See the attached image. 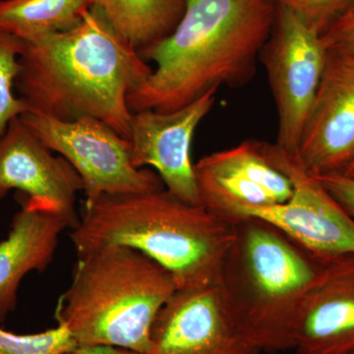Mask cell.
Listing matches in <instances>:
<instances>
[{
    "mask_svg": "<svg viewBox=\"0 0 354 354\" xmlns=\"http://www.w3.org/2000/svg\"><path fill=\"white\" fill-rule=\"evenodd\" d=\"M1 199H2V198H1V197H0V200H1Z\"/></svg>",
    "mask_w": 354,
    "mask_h": 354,
    "instance_id": "4316f807",
    "label": "cell"
},
{
    "mask_svg": "<svg viewBox=\"0 0 354 354\" xmlns=\"http://www.w3.org/2000/svg\"><path fill=\"white\" fill-rule=\"evenodd\" d=\"M216 91L171 113L145 109L132 115V165L136 169L153 167L165 189L190 204L202 205L191 144L197 127L215 104Z\"/></svg>",
    "mask_w": 354,
    "mask_h": 354,
    "instance_id": "7c38bea8",
    "label": "cell"
},
{
    "mask_svg": "<svg viewBox=\"0 0 354 354\" xmlns=\"http://www.w3.org/2000/svg\"><path fill=\"white\" fill-rule=\"evenodd\" d=\"M342 174H346V176L353 177L354 178V158L353 162L348 165V167H346V171L342 172Z\"/></svg>",
    "mask_w": 354,
    "mask_h": 354,
    "instance_id": "cb8c5ba5",
    "label": "cell"
},
{
    "mask_svg": "<svg viewBox=\"0 0 354 354\" xmlns=\"http://www.w3.org/2000/svg\"><path fill=\"white\" fill-rule=\"evenodd\" d=\"M62 354H82V353H80V351H79V349H76V351H69V353H62Z\"/></svg>",
    "mask_w": 354,
    "mask_h": 354,
    "instance_id": "d4e9b609",
    "label": "cell"
},
{
    "mask_svg": "<svg viewBox=\"0 0 354 354\" xmlns=\"http://www.w3.org/2000/svg\"><path fill=\"white\" fill-rule=\"evenodd\" d=\"M277 6L295 13L309 29L322 36L354 0H274Z\"/></svg>",
    "mask_w": 354,
    "mask_h": 354,
    "instance_id": "ffe728a7",
    "label": "cell"
},
{
    "mask_svg": "<svg viewBox=\"0 0 354 354\" xmlns=\"http://www.w3.org/2000/svg\"><path fill=\"white\" fill-rule=\"evenodd\" d=\"M320 36L295 13L278 6L270 38L261 51L279 116L276 145L297 155L326 58Z\"/></svg>",
    "mask_w": 354,
    "mask_h": 354,
    "instance_id": "ba28073f",
    "label": "cell"
},
{
    "mask_svg": "<svg viewBox=\"0 0 354 354\" xmlns=\"http://www.w3.org/2000/svg\"><path fill=\"white\" fill-rule=\"evenodd\" d=\"M315 176L354 220V178L342 172Z\"/></svg>",
    "mask_w": 354,
    "mask_h": 354,
    "instance_id": "7402d4cb",
    "label": "cell"
},
{
    "mask_svg": "<svg viewBox=\"0 0 354 354\" xmlns=\"http://www.w3.org/2000/svg\"><path fill=\"white\" fill-rule=\"evenodd\" d=\"M178 290L171 272L131 247L109 245L78 256L55 318L82 346L147 354L160 309Z\"/></svg>",
    "mask_w": 354,
    "mask_h": 354,
    "instance_id": "5b68a950",
    "label": "cell"
},
{
    "mask_svg": "<svg viewBox=\"0 0 354 354\" xmlns=\"http://www.w3.org/2000/svg\"><path fill=\"white\" fill-rule=\"evenodd\" d=\"M22 48L23 39L0 31V139L11 121L32 111L30 104L23 97H16L13 93L20 72Z\"/></svg>",
    "mask_w": 354,
    "mask_h": 354,
    "instance_id": "ac0fdd59",
    "label": "cell"
},
{
    "mask_svg": "<svg viewBox=\"0 0 354 354\" xmlns=\"http://www.w3.org/2000/svg\"><path fill=\"white\" fill-rule=\"evenodd\" d=\"M78 349L82 354H140L130 349L109 346H82Z\"/></svg>",
    "mask_w": 354,
    "mask_h": 354,
    "instance_id": "603a6c76",
    "label": "cell"
},
{
    "mask_svg": "<svg viewBox=\"0 0 354 354\" xmlns=\"http://www.w3.org/2000/svg\"><path fill=\"white\" fill-rule=\"evenodd\" d=\"M274 0H185L174 31L140 50L156 64L127 97L132 113H171L221 86L252 80L277 17Z\"/></svg>",
    "mask_w": 354,
    "mask_h": 354,
    "instance_id": "7a4b0ae2",
    "label": "cell"
},
{
    "mask_svg": "<svg viewBox=\"0 0 354 354\" xmlns=\"http://www.w3.org/2000/svg\"><path fill=\"white\" fill-rule=\"evenodd\" d=\"M147 354H261L228 310L220 283L177 290L160 309Z\"/></svg>",
    "mask_w": 354,
    "mask_h": 354,
    "instance_id": "30bf717a",
    "label": "cell"
},
{
    "mask_svg": "<svg viewBox=\"0 0 354 354\" xmlns=\"http://www.w3.org/2000/svg\"><path fill=\"white\" fill-rule=\"evenodd\" d=\"M218 283L234 322L261 353L295 349L305 300L326 258L260 218L234 225Z\"/></svg>",
    "mask_w": 354,
    "mask_h": 354,
    "instance_id": "277c9868",
    "label": "cell"
},
{
    "mask_svg": "<svg viewBox=\"0 0 354 354\" xmlns=\"http://www.w3.org/2000/svg\"><path fill=\"white\" fill-rule=\"evenodd\" d=\"M77 223V218L23 195L10 232L0 241V323L17 306L18 290L26 274L44 271L62 232Z\"/></svg>",
    "mask_w": 354,
    "mask_h": 354,
    "instance_id": "9a60e30c",
    "label": "cell"
},
{
    "mask_svg": "<svg viewBox=\"0 0 354 354\" xmlns=\"http://www.w3.org/2000/svg\"><path fill=\"white\" fill-rule=\"evenodd\" d=\"M320 38L326 50L354 55V3Z\"/></svg>",
    "mask_w": 354,
    "mask_h": 354,
    "instance_id": "44dd1931",
    "label": "cell"
},
{
    "mask_svg": "<svg viewBox=\"0 0 354 354\" xmlns=\"http://www.w3.org/2000/svg\"><path fill=\"white\" fill-rule=\"evenodd\" d=\"M259 146L265 157L288 177L292 191L285 202L247 209L244 218L270 223L320 258L354 253V220L322 183L295 153L276 144L259 142Z\"/></svg>",
    "mask_w": 354,
    "mask_h": 354,
    "instance_id": "52a82bcc",
    "label": "cell"
},
{
    "mask_svg": "<svg viewBox=\"0 0 354 354\" xmlns=\"http://www.w3.org/2000/svg\"><path fill=\"white\" fill-rule=\"evenodd\" d=\"M20 120L76 169L86 201L102 195L142 194L165 188L157 172L132 165L129 140L97 118L62 121L28 113Z\"/></svg>",
    "mask_w": 354,
    "mask_h": 354,
    "instance_id": "8992f818",
    "label": "cell"
},
{
    "mask_svg": "<svg viewBox=\"0 0 354 354\" xmlns=\"http://www.w3.org/2000/svg\"><path fill=\"white\" fill-rule=\"evenodd\" d=\"M15 88L31 113L55 120L94 118L130 140L128 95L153 68L97 6L68 31L23 41Z\"/></svg>",
    "mask_w": 354,
    "mask_h": 354,
    "instance_id": "6da1fadb",
    "label": "cell"
},
{
    "mask_svg": "<svg viewBox=\"0 0 354 354\" xmlns=\"http://www.w3.org/2000/svg\"><path fill=\"white\" fill-rule=\"evenodd\" d=\"M94 6L140 51L174 31L183 17L185 0H94Z\"/></svg>",
    "mask_w": 354,
    "mask_h": 354,
    "instance_id": "2e32d148",
    "label": "cell"
},
{
    "mask_svg": "<svg viewBox=\"0 0 354 354\" xmlns=\"http://www.w3.org/2000/svg\"><path fill=\"white\" fill-rule=\"evenodd\" d=\"M93 6L94 0H0V31L23 41L68 31Z\"/></svg>",
    "mask_w": 354,
    "mask_h": 354,
    "instance_id": "e0dca14e",
    "label": "cell"
},
{
    "mask_svg": "<svg viewBox=\"0 0 354 354\" xmlns=\"http://www.w3.org/2000/svg\"><path fill=\"white\" fill-rule=\"evenodd\" d=\"M11 189L77 218V193L84 185L76 169L62 156L53 155L17 118L0 139V197Z\"/></svg>",
    "mask_w": 354,
    "mask_h": 354,
    "instance_id": "4fadbf2b",
    "label": "cell"
},
{
    "mask_svg": "<svg viewBox=\"0 0 354 354\" xmlns=\"http://www.w3.org/2000/svg\"><path fill=\"white\" fill-rule=\"evenodd\" d=\"M326 51L297 153L313 176L344 172L354 158V55Z\"/></svg>",
    "mask_w": 354,
    "mask_h": 354,
    "instance_id": "8fae6325",
    "label": "cell"
},
{
    "mask_svg": "<svg viewBox=\"0 0 354 354\" xmlns=\"http://www.w3.org/2000/svg\"><path fill=\"white\" fill-rule=\"evenodd\" d=\"M79 348L62 323L36 334H16L0 327V354H62Z\"/></svg>",
    "mask_w": 354,
    "mask_h": 354,
    "instance_id": "d6986e66",
    "label": "cell"
},
{
    "mask_svg": "<svg viewBox=\"0 0 354 354\" xmlns=\"http://www.w3.org/2000/svg\"><path fill=\"white\" fill-rule=\"evenodd\" d=\"M349 354H354V351H353V353H349Z\"/></svg>",
    "mask_w": 354,
    "mask_h": 354,
    "instance_id": "484cf974",
    "label": "cell"
},
{
    "mask_svg": "<svg viewBox=\"0 0 354 354\" xmlns=\"http://www.w3.org/2000/svg\"><path fill=\"white\" fill-rule=\"evenodd\" d=\"M194 171L203 206L232 225L245 220L247 209L285 202L292 191L256 141L205 156Z\"/></svg>",
    "mask_w": 354,
    "mask_h": 354,
    "instance_id": "9c48e42d",
    "label": "cell"
},
{
    "mask_svg": "<svg viewBox=\"0 0 354 354\" xmlns=\"http://www.w3.org/2000/svg\"><path fill=\"white\" fill-rule=\"evenodd\" d=\"M297 354L354 351V253L326 258L305 300L295 339Z\"/></svg>",
    "mask_w": 354,
    "mask_h": 354,
    "instance_id": "5bb4252c",
    "label": "cell"
},
{
    "mask_svg": "<svg viewBox=\"0 0 354 354\" xmlns=\"http://www.w3.org/2000/svg\"><path fill=\"white\" fill-rule=\"evenodd\" d=\"M234 237V225L165 188L86 201L71 232L77 256L104 246L131 247L171 272L178 290L218 283Z\"/></svg>",
    "mask_w": 354,
    "mask_h": 354,
    "instance_id": "3957f363",
    "label": "cell"
}]
</instances>
